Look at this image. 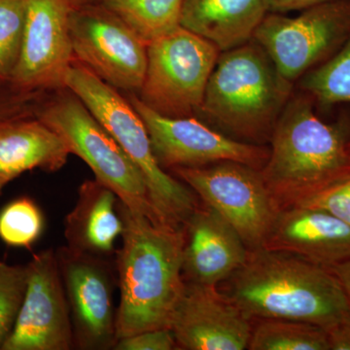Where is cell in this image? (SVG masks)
<instances>
[{"label":"cell","mask_w":350,"mask_h":350,"mask_svg":"<svg viewBox=\"0 0 350 350\" xmlns=\"http://www.w3.org/2000/svg\"><path fill=\"white\" fill-rule=\"evenodd\" d=\"M117 208L123 223L114 255L120 290L117 338L170 329L185 286L183 228L152 220L120 200Z\"/></svg>","instance_id":"cell-1"},{"label":"cell","mask_w":350,"mask_h":350,"mask_svg":"<svg viewBox=\"0 0 350 350\" xmlns=\"http://www.w3.org/2000/svg\"><path fill=\"white\" fill-rule=\"evenodd\" d=\"M226 282L223 293L252 320H297L326 329L350 310L330 269L280 251L250 250Z\"/></svg>","instance_id":"cell-2"},{"label":"cell","mask_w":350,"mask_h":350,"mask_svg":"<svg viewBox=\"0 0 350 350\" xmlns=\"http://www.w3.org/2000/svg\"><path fill=\"white\" fill-rule=\"evenodd\" d=\"M312 98L293 93L271 135L260 170L280 209L301 204L350 176L347 126L317 116Z\"/></svg>","instance_id":"cell-3"},{"label":"cell","mask_w":350,"mask_h":350,"mask_svg":"<svg viewBox=\"0 0 350 350\" xmlns=\"http://www.w3.org/2000/svg\"><path fill=\"white\" fill-rule=\"evenodd\" d=\"M294 87L251 39L221 52L198 115L245 142L266 145Z\"/></svg>","instance_id":"cell-4"},{"label":"cell","mask_w":350,"mask_h":350,"mask_svg":"<svg viewBox=\"0 0 350 350\" xmlns=\"http://www.w3.org/2000/svg\"><path fill=\"white\" fill-rule=\"evenodd\" d=\"M64 87L85 103L142 172L159 219L182 227L199 206V198L159 165L144 122L126 96L76 61L66 71Z\"/></svg>","instance_id":"cell-5"},{"label":"cell","mask_w":350,"mask_h":350,"mask_svg":"<svg viewBox=\"0 0 350 350\" xmlns=\"http://www.w3.org/2000/svg\"><path fill=\"white\" fill-rule=\"evenodd\" d=\"M38 118L56 131L70 154L86 163L94 178L111 189L129 208L161 221L142 172L75 93L66 87L53 91Z\"/></svg>","instance_id":"cell-6"},{"label":"cell","mask_w":350,"mask_h":350,"mask_svg":"<svg viewBox=\"0 0 350 350\" xmlns=\"http://www.w3.org/2000/svg\"><path fill=\"white\" fill-rule=\"evenodd\" d=\"M220 54L211 41L183 27L152 41L138 98L163 116H197Z\"/></svg>","instance_id":"cell-7"},{"label":"cell","mask_w":350,"mask_h":350,"mask_svg":"<svg viewBox=\"0 0 350 350\" xmlns=\"http://www.w3.org/2000/svg\"><path fill=\"white\" fill-rule=\"evenodd\" d=\"M350 34V0H329L296 17L268 13L253 39L290 82L330 59Z\"/></svg>","instance_id":"cell-8"},{"label":"cell","mask_w":350,"mask_h":350,"mask_svg":"<svg viewBox=\"0 0 350 350\" xmlns=\"http://www.w3.org/2000/svg\"><path fill=\"white\" fill-rule=\"evenodd\" d=\"M170 172L202 204L222 215L248 250L262 247L280 208L259 170L226 161L206 167H176Z\"/></svg>","instance_id":"cell-9"},{"label":"cell","mask_w":350,"mask_h":350,"mask_svg":"<svg viewBox=\"0 0 350 350\" xmlns=\"http://www.w3.org/2000/svg\"><path fill=\"white\" fill-rule=\"evenodd\" d=\"M69 33L75 61L126 93L144 83L148 44L103 4L72 9Z\"/></svg>","instance_id":"cell-10"},{"label":"cell","mask_w":350,"mask_h":350,"mask_svg":"<svg viewBox=\"0 0 350 350\" xmlns=\"http://www.w3.org/2000/svg\"><path fill=\"white\" fill-rule=\"evenodd\" d=\"M56 254L70 310L75 349H114L118 342L114 306L118 278L114 260L68 245L57 248Z\"/></svg>","instance_id":"cell-11"},{"label":"cell","mask_w":350,"mask_h":350,"mask_svg":"<svg viewBox=\"0 0 350 350\" xmlns=\"http://www.w3.org/2000/svg\"><path fill=\"white\" fill-rule=\"evenodd\" d=\"M126 98L144 122L154 155L165 170L206 167L226 161L260 170L268 160V145L234 139L196 117L163 116L144 105L135 93H126Z\"/></svg>","instance_id":"cell-12"},{"label":"cell","mask_w":350,"mask_h":350,"mask_svg":"<svg viewBox=\"0 0 350 350\" xmlns=\"http://www.w3.org/2000/svg\"><path fill=\"white\" fill-rule=\"evenodd\" d=\"M27 268L24 300L1 350L75 349L70 310L56 251L36 253Z\"/></svg>","instance_id":"cell-13"},{"label":"cell","mask_w":350,"mask_h":350,"mask_svg":"<svg viewBox=\"0 0 350 350\" xmlns=\"http://www.w3.org/2000/svg\"><path fill=\"white\" fill-rule=\"evenodd\" d=\"M71 11L68 0H27L22 49L11 81L29 90L64 88L66 71L75 61Z\"/></svg>","instance_id":"cell-14"},{"label":"cell","mask_w":350,"mask_h":350,"mask_svg":"<svg viewBox=\"0 0 350 350\" xmlns=\"http://www.w3.org/2000/svg\"><path fill=\"white\" fill-rule=\"evenodd\" d=\"M253 320L218 286L185 282L170 329L178 349H247Z\"/></svg>","instance_id":"cell-15"},{"label":"cell","mask_w":350,"mask_h":350,"mask_svg":"<svg viewBox=\"0 0 350 350\" xmlns=\"http://www.w3.org/2000/svg\"><path fill=\"white\" fill-rule=\"evenodd\" d=\"M182 273L185 282L218 286L243 266L247 245L217 211L200 202L184 222Z\"/></svg>","instance_id":"cell-16"},{"label":"cell","mask_w":350,"mask_h":350,"mask_svg":"<svg viewBox=\"0 0 350 350\" xmlns=\"http://www.w3.org/2000/svg\"><path fill=\"white\" fill-rule=\"evenodd\" d=\"M262 247L330 269L350 260V226L322 209L285 207L278 211Z\"/></svg>","instance_id":"cell-17"},{"label":"cell","mask_w":350,"mask_h":350,"mask_svg":"<svg viewBox=\"0 0 350 350\" xmlns=\"http://www.w3.org/2000/svg\"><path fill=\"white\" fill-rule=\"evenodd\" d=\"M119 198L105 184L94 179L83 182L75 207L64 220V237L72 250L100 257H112L123 223Z\"/></svg>","instance_id":"cell-18"},{"label":"cell","mask_w":350,"mask_h":350,"mask_svg":"<svg viewBox=\"0 0 350 350\" xmlns=\"http://www.w3.org/2000/svg\"><path fill=\"white\" fill-rule=\"evenodd\" d=\"M69 155L63 138L38 117L0 124V181L4 185L29 170L57 172Z\"/></svg>","instance_id":"cell-19"},{"label":"cell","mask_w":350,"mask_h":350,"mask_svg":"<svg viewBox=\"0 0 350 350\" xmlns=\"http://www.w3.org/2000/svg\"><path fill=\"white\" fill-rule=\"evenodd\" d=\"M268 13L265 0H183L181 27L224 52L253 39Z\"/></svg>","instance_id":"cell-20"},{"label":"cell","mask_w":350,"mask_h":350,"mask_svg":"<svg viewBox=\"0 0 350 350\" xmlns=\"http://www.w3.org/2000/svg\"><path fill=\"white\" fill-rule=\"evenodd\" d=\"M103 4L147 44L181 27L183 0H105Z\"/></svg>","instance_id":"cell-21"},{"label":"cell","mask_w":350,"mask_h":350,"mask_svg":"<svg viewBox=\"0 0 350 350\" xmlns=\"http://www.w3.org/2000/svg\"><path fill=\"white\" fill-rule=\"evenodd\" d=\"M253 324L250 350H330L322 327L288 319H257Z\"/></svg>","instance_id":"cell-22"},{"label":"cell","mask_w":350,"mask_h":350,"mask_svg":"<svg viewBox=\"0 0 350 350\" xmlns=\"http://www.w3.org/2000/svg\"><path fill=\"white\" fill-rule=\"evenodd\" d=\"M297 82L299 91L308 94L317 108L350 103V34L335 55Z\"/></svg>","instance_id":"cell-23"},{"label":"cell","mask_w":350,"mask_h":350,"mask_svg":"<svg viewBox=\"0 0 350 350\" xmlns=\"http://www.w3.org/2000/svg\"><path fill=\"white\" fill-rule=\"evenodd\" d=\"M44 215L31 198L12 200L0 211V239L13 247L31 248L44 230Z\"/></svg>","instance_id":"cell-24"},{"label":"cell","mask_w":350,"mask_h":350,"mask_svg":"<svg viewBox=\"0 0 350 350\" xmlns=\"http://www.w3.org/2000/svg\"><path fill=\"white\" fill-rule=\"evenodd\" d=\"M27 0H0V79L11 80L24 38Z\"/></svg>","instance_id":"cell-25"},{"label":"cell","mask_w":350,"mask_h":350,"mask_svg":"<svg viewBox=\"0 0 350 350\" xmlns=\"http://www.w3.org/2000/svg\"><path fill=\"white\" fill-rule=\"evenodd\" d=\"M27 268L0 262V350L15 325L24 300Z\"/></svg>","instance_id":"cell-26"},{"label":"cell","mask_w":350,"mask_h":350,"mask_svg":"<svg viewBox=\"0 0 350 350\" xmlns=\"http://www.w3.org/2000/svg\"><path fill=\"white\" fill-rule=\"evenodd\" d=\"M51 92L25 89L0 79V124L38 117Z\"/></svg>","instance_id":"cell-27"},{"label":"cell","mask_w":350,"mask_h":350,"mask_svg":"<svg viewBox=\"0 0 350 350\" xmlns=\"http://www.w3.org/2000/svg\"><path fill=\"white\" fill-rule=\"evenodd\" d=\"M297 206L322 209L350 226V176Z\"/></svg>","instance_id":"cell-28"},{"label":"cell","mask_w":350,"mask_h":350,"mask_svg":"<svg viewBox=\"0 0 350 350\" xmlns=\"http://www.w3.org/2000/svg\"><path fill=\"white\" fill-rule=\"evenodd\" d=\"M116 350H174L178 349L176 340L169 328L140 332L129 337L120 338Z\"/></svg>","instance_id":"cell-29"},{"label":"cell","mask_w":350,"mask_h":350,"mask_svg":"<svg viewBox=\"0 0 350 350\" xmlns=\"http://www.w3.org/2000/svg\"><path fill=\"white\" fill-rule=\"evenodd\" d=\"M324 330L328 337L330 350H350V310Z\"/></svg>","instance_id":"cell-30"},{"label":"cell","mask_w":350,"mask_h":350,"mask_svg":"<svg viewBox=\"0 0 350 350\" xmlns=\"http://www.w3.org/2000/svg\"><path fill=\"white\" fill-rule=\"evenodd\" d=\"M329 0H265L267 9L269 13H286L294 10H304L323 3Z\"/></svg>","instance_id":"cell-31"},{"label":"cell","mask_w":350,"mask_h":350,"mask_svg":"<svg viewBox=\"0 0 350 350\" xmlns=\"http://www.w3.org/2000/svg\"><path fill=\"white\" fill-rule=\"evenodd\" d=\"M329 269L336 275L340 285L344 288L350 306V260Z\"/></svg>","instance_id":"cell-32"},{"label":"cell","mask_w":350,"mask_h":350,"mask_svg":"<svg viewBox=\"0 0 350 350\" xmlns=\"http://www.w3.org/2000/svg\"><path fill=\"white\" fill-rule=\"evenodd\" d=\"M69 5L72 9L81 8V7L98 5L103 4L105 0H68Z\"/></svg>","instance_id":"cell-33"},{"label":"cell","mask_w":350,"mask_h":350,"mask_svg":"<svg viewBox=\"0 0 350 350\" xmlns=\"http://www.w3.org/2000/svg\"><path fill=\"white\" fill-rule=\"evenodd\" d=\"M347 151H349V153L350 155V138H349V142H347Z\"/></svg>","instance_id":"cell-34"},{"label":"cell","mask_w":350,"mask_h":350,"mask_svg":"<svg viewBox=\"0 0 350 350\" xmlns=\"http://www.w3.org/2000/svg\"><path fill=\"white\" fill-rule=\"evenodd\" d=\"M4 186H5V185H4V184L2 183L1 181H0V193H1L2 188H3Z\"/></svg>","instance_id":"cell-35"}]
</instances>
